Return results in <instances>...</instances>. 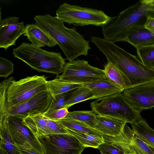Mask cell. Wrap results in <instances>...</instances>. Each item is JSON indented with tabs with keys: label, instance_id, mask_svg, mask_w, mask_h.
<instances>
[{
	"label": "cell",
	"instance_id": "6da1fadb",
	"mask_svg": "<svg viewBox=\"0 0 154 154\" xmlns=\"http://www.w3.org/2000/svg\"><path fill=\"white\" fill-rule=\"evenodd\" d=\"M91 40L104 55L108 61L123 75L125 89L144 84L154 83V69L145 66L136 56L115 43L99 37L92 36Z\"/></svg>",
	"mask_w": 154,
	"mask_h": 154
},
{
	"label": "cell",
	"instance_id": "7a4b0ae2",
	"mask_svg": "<svg viewBox=\"0 0 154 154\" xmlns=\"http://www.w3.org/2000/svg\"><path fill=\"white\" fill-rule=\"evenodd\" d=\"M34 19L35 24L60 47L66 60L72 61L79 56L88 54V51L91 49L89 42L84 39L75 27H66L63 21L49 14L37 15Z\"/></svg>",
	"mask_w": 154,
	"mask_h": 154
},
{
	"label": "cell",
	"instance_id": "3957f363",
	"mask_svg": "<svg viewBox=\"0 0 154 154\" xmlns=\"http://www.w3.org/2000/svg\"><path fill=\"white\" fill-rule=\"evenodd\" d=\"M44 75L28 76L16 81L13 77L0 84V112L47 90Z\"/></svg>",
	"mask_w": 154,
	"mask_h": 154
},
{
	"label": "cell",
	"instance_id": "277c9868",
	"mask_svg": "<svg viewBox=\"0 0 154 154\" xmlns=\"http://www.w3.org/2000/svg\"><path fill=\"white\" fill-rule=\"evenodd\" d=\"M13 54L15 57L39 72L58 75L66 63L60 53L48 51L28 43H22L14 49Z\"/></svg>",
	"mask_w": 154,
	"mask_h": 154
},
{
	"label": "cell",
	"instance_id": "5b68a950",
	"mask_svg": "<svg viewBox=\"0 0 154 154\" xmlns=\"http://www.w3.org/2000/svg\"><path fill=\"white\" fill-rule=\"evenodd\" d=\"M149 6L147 0H141L121 12L111 24L103 29V39L114 43L126 42L133 27L145 23Z\"/></svg>",
	"mask_w": 154,
	"mask_h": 154
},
{
	"label": "cell",
	"instance_id": "8992f818",
	"mask_svg": "<svg viewBox=\"0 0 154 154\" xmlns=\"http://www.w3.org/2000/svg\"><path fill=\"white\" fill-rule=\"evenodd\" d=\"M56 17L63 23L74 26L92 25L104 27L112 23L117 17H111L103 11L70 5H61L56 12Z\"/></svg>",
	"mask_w": 154,
	"mask_h": 154
},
{
	"label": "cell",
	"instance_id": "52a82bcc",
	"mask_svg": "<svg viewBox=\"0 0 154 154\" xmlns=\"http://www.w3.org/2000/svg\"><path fill=\"white\" fill-rule=\"evenodd\" d=\"M91 110L97 115L111 117L131 123L141 117L140 113L125 99L122 93L98 99L90 103Z\"/></svg>",
	"mask_w": 154,
	"mask_h": 154
},
{
	"label": "cell",
	"instance_id": "ba28073f",
	"mask_svg": "<svg viewBox=\"0 0 154 154\" xmlns=\"http://www.w3.org/2000/svg\"><path fill=\"white\" fill-rule=\"evenodd\" d=\"M44 154H81L86 147L69 133L55 134L36 137Z\"/></svg>",
	"mask_w": 154,
	"mask_h": 154
},
{
	"label": "cell",
	"instance_id": "9c48e42d",
	"mask_svg": "<svg viewBox=\"0 0 154 154\" xmlns=\"http://www.w3.org/2000/svg\"><path fill=\"white\" fill-rule=\"evenodd\" d=\"M62 74L58 77L64 81L83 84L106 78L103 69L93 66L85 60L69 61L64 66Z\"/></svg>",
	"mask_w": 154,
	"mask_h": 154
},
{
	"label": "cell",
	"instance_id": "30bf717a",
	"mask_svg": "<svg viewBox=\"0 0 154 154\" xmlns=\"http://www.w3.org/2000/svg\"><path fill=\"white\" fill-rule=\"evenodd\" d=\"M3 118L6 127L16 145L25 147H32L41 154L43 148L36 137L23 122L24 117L21 115L4 116Z\"/></svg>",
	"mask_w": 154,
	"mask_h": 154
},
{
	"label": "cell",
	"instance_id": "8fae6325",
	"mask_svg": "<svg viewBox=\"0 0 154 154\" xmlns=\"http://www.w3.org/2000/svg\"><path fill=\"white\" fill-rule=\"evenodd\" d=\"M53 97L47 91L41 92L17 105L0 112V117L19 115L24 117L31 115L44 114L49 109Z\"/></svg>",
	"mask_w": 154,
	"mask_h": 154
},
{
	"label": "cell",
	"instance_id": "7c38bea8",
	"mask_svg": "<svg viewBox=\"0 0 154 154\" xmlns=\"http://www.w3.org/2000/svg\"><path fill=\"white\" fill-rule=\"evenodd\" d=\"M122 94L127 102L140 113L154 107V83L124 89Z\"/></svg>",
	"mask_w": 154,
	"mask_h": 154
},
{
	"label": "cell",
	"instance_id": "4fadbf2b",
	"mask_svg": "<svg viewBox=\"0 0 154 154\" xmlns=\"http://www.w3.org/2000/svg\"><path fill=\"white\" fill-rule=\"evenodd\" d=\"M24 123L36 137L46 135L63 134V126L57 121L49 119L44 114L29 115L24 118Z\"/></svg>",
	"mask_w": 154,
	"mask_h": 154
},
{
	"label": "cell",
	"instance_id": "5bb4252c",
	"mask_svg": "<svg viewBox=\"0 0 154 154\" xmlns=\"http://www.w3.org/2000/svg\"><path fill=\"white\" fill-rule=\"evenodd\" d=\"M19 19L16 16L9 17L0 22V48L6 51L15 45L17 39L25 33L24 23L19 22Z\"/></svg>",
	"mask_w": 154,
	"mask_h": 154
},
{
	"label": "cell",
	"instance_id": "9a60e30c",
	"mask_svg": "<svg viewBox=\"0 0 154 154\" xmlns=\"http://www.w3.org/2000/svg\"><path fill=\"white\" fill-rule=\"evenodd\" d=\"M91 91L93 99H100L122 93L123 89L106 78L83 84Z\"/></svg>",
	"mask_w": 154,
	"mask_h": 154
},
{
	"label": "cell",
	"instance_id": "2e32d148",
	"mask_svg": "<svg viewBox=\"0 0 154 154\" xmlns=\"http://www.w3.org/2000/svg\"><path fill=\"white\" fill-rule=\"evenodd\" d=\"M115 137L119 142L132 149L137 154H154L149 145L135 135L132 129L126 124L122 132Z\"/></svg>",
	"mask_w": 154,
	"mask_h": 154
},
{
	"label": "cell",
	"instance_id": "e0dca14e",
	"mask_svg": "<svg viewBox=\"0 0 154 154\" xmlns=\"http://www.w3.org/2000/svg\"><path fill=\"white\" fill-rule=\"evenodd\" d=\"M126 123L116 119L97 115L94 128L103 135L116 137L122 132Z\"/></svg>",
	"mask_w": 154,
	"mask_h": 154
},
{
	"label": "cell",
	"instance_id": "ac0fdd59",
	"mask_svg": "<svg viewBox=\"0 0 154 154\" xmlns=\"http://www.w3.org/2000/svg\"><path fill=\"white\" fill-rule=\"evenodd\" d=\"M24 35L31 42V44L40 48L54 46L57 44L36 24H28L25 26Z\"/></svg>",
	"mask_w": 154,
	"mask_h": 154
},
{
	"label": "cell",
	"instance_id": "d6986e66",
	"mask_svg": "<svg viewBox=\"0 0 154 154\" xmlns=\"http://www.w3.org/2000/svg\"><path fill=\"white\" fill-rule=\"evenodd\" d=\"M126 42L136 48L139 46L154 44V33L146 28L143 25L134 26L130 30Z\"/></svg>",
	"mask_w": 154,
	"mask_h": 154
},
{
	"label": "cell",
	"instance_id": "ffe728a7",
	"mask_svg": "<svg viewBox=\"0 0 154 154\" xmlns=\"http://www.w3.org/2000/svg\"><path fill=\"white\" fill-rule=\"evenodd\" d=\"M134 134L148 144L154 146V130L141 117L131 123Z\"/></svg>",
	"mask_w": 154,
	"mask_h": 154
},
{
	"label": "cell",
	"instance_id": "44dd1931",
	"mask_svg": "<svg viewBox=\"0 0 154 154\" xmlns=\"http://www.w3.org/2000/svg\"><path fill=\"white\" fill-rule=\"evenodd\" d=\"M0 154H22L6 127L4 119L0 118Z\"/></svg>",
	"mask_w": 154,
	"mask_h": 154
},
{
	"label": "cell",
	"instance_id": "7402d4cb",
	"mask_svg": "<svg viewBox=\"0 0 154 154\" xmlns=\"http://www.w3.org/2000/svg\"><path fill=\"white\" fill-rule=\"evenodd\" d=\"M83 84L68 82L59 78L47 81V90L53 97L70 91L75 89Z\"/></svg>",
	"mask_w": 154,
	"mask_h": 154
},
{
	"label": "cell",
	"instance_id": "603a6c76",
	"mask_svg": "<svg viewBox=\"0 0 154 154\" xmlns=\"http://www.w3.org/2000/svg\"><path fill=\"white\" fill-rule=\"evenodd\" d=\"M57 121L65 128L75 131L97 136H103L100 132L82 122L65 118Z\"/></svg>",
	"mask_w": 154,
	"mask_h": 154
},
{
	"label": "cell",
	"instance_id": "cb8c5ba5",
	"mask_svg": "<svg viewBox=\"0 0 154 154\" xmlns=\"http://www.w3.org/2000/svg\"><path fill=\"white\" fill-rule=\"evenodd\" d=\"M68 133L75 136L85 146L98 148L105 142L103 136H99L75 131L65 128Z\"/></svg>",
	"mask_w": 154,
	"mask_h": 154
},
{
	"label": "cell",
	"instance_id": "d4e9b609",
	"mask_svg": "<svg viewBox=\"0 0 154 154\" xmlns=\"http://www.w3.org/2000/svg\"><path fill=\"white\" fill-rule=\"evenodd\" d=\"M93 94L91 91L83 84L75 90L64 107L68 109L77 103L93 99Z\"/></svg>",
	"mask_w": 154,
	"mask_h": 154
},
{
	"label": "cell",
	"instance_id": "484cf974",
	"mask_svg": "<svg viewBox=\"0 0 154 154\" xmlns=\"http://www.w3.org/2000/svg\"><path fill=\"white\" fill-rule=\"evenodd\" d=\"M106 78L124 90L126 88V82L123 75L111 63L108 62L103 69Z\"/></svg>",
	"mask_w": 154,
	"mask_h": 154
},
{
	"label": "cell",
	"instance_id": "4316f807",
	"mask_svg": "<svg viewBox=\"0 0 154 154\" xmlns=\"http://www.w3.org/2000/svg\"><path fill=\"white\" fill-rule=\"evenodd\" d=\"M97 116L92 110L77 111L69 112L65 118L83 122L94 128Z\"/></svg>",
	"mask_w": 154,
	"mask_h": 154
},
{
	"label": "cell",
	"instance_id": "83f0119b",
	"mask_svg": "<svg viewBox=\"0 0 154 154\" xmlns=\"http://www.w3.org/2000/svg\"><path fill=\"white\" fill-rule=\"evenodd\" d=\"M136 48L140 60L146 66L154 69V44L139 46Z\"/></svg>",
	"mask_w": 154,
	"mask_h": 154
},
{
	"label": "cell",
	"instance_id": "f1b7e54d",
	"mask_svg": "<svg viewBox=\"0 0 154 154\" xmlns=\"http://www.w3.org/2000/svg\"><path fill=\"white\" fill-rule=\"evenodd\" d=\"M75 89L64 92L53 97L51 106L47 111L63 107Z\"/></svg>",
	"mask_w": 154,
	"mask_h": 154
},
{
	"label": "cell",
	"instance_id": "f546056e",
	"mask_svg": "<svg viewBox=\"0 0 154 154\" xmlns=\"http://www.w3.org/2000/svg\"><path fill=\"white\" fill-rule=\"evenodd\" d=\"M69 112L68 109L64 107L47 111L44 115L49 119L57 121L65 118Z\"/></svg>",
	"mask_w": 154,
	"mask_h": 154
},
{
	"label": "cell",
	"instance_id": "4dcf8cb0",
	"mask_svg": "<svg viewBox=\"0 0 154 154\" xmlns=\"http://www.w3.org/2000/svg\"><path fill=\"white\" fill-rule=\"evenodd\" d=\"M14 65L10 61L6 58L0 57V76L5 78L14 72Z\"/></svg>",
	"mask_w": 154,
	"mask_h": 154
},
{
	"label": "cell",
	"instance_id": "1f68e13d",
	"mask_svg": "<svg viewBox=\"0 0 154 154\" xmlns=\"http://www.w3.org/2000/svg\"><path fill=\"white\" fill-rule=\"evenodd\" d=\"M98 149L102 154H125L119 148L107 142L100 144Z\"/></svg>",
	"mask_w": 154,
	"mask_h": 154
},
{
	"label": "cell",
	"instance_id": "d6a6232c",
	"mask_svg": "<svg viewBox=\"0 0 154 154\" xmlns=\"http://www.w3.org/2000/svg\"><path fill=\"white\" fill-rule=\"evenodd\" d=\"M144 27L154 33V18L147 16L146 22L143 25Z\"/></svg>",
	"mask_w": 154,
	"mask_h": 154
},
{
	"label": "cell",
	"instance_id": "836d02e7",
	"mask_svg": "<svg viewBox=\"0 0 154 154\" xmlns=\"http://www.w3.org/2000/svg\"><path fill=\"white\" fill-rule=\"evenodd\" d=\"M17 146L22 154H41L32 147H25Z\"/></svg>",
	"mask_w": 154,
	"mask_h": 154
},
{
	"label": "cell",
	"instance_id": "e575fe53",
	"mask_svg": "<svg viewBox=\"0 0 154 154\" xmlns=\"http://www.w3.org/2000/svg\"><path fill=\"white\" fill-rule=\"evenodd\" d=\"M149 6L147 11V16L154 18V0H147Z\"/></svg>",
	"mask_w": 154,
	"mask_h": 154
},
{
	"label": "cell",
	"instance_id": "d590c367",
	"mask_svg": "<svg viewBox=\"0 0 154 154\" xmlns=\"http://www.w3.org/2000/svg\"><path fill=\"white\" fill-rule=\"evenodd\" d=\"M125 154H137L132 149L128 147V148Z\"/></svg>",
	"mask_w": 154,
	"mask_h": 154
},
{
	"label": "cell",
	"instance_id": "8d00e7d4",
	"mask_svg": "<svg viewBox=\"0 0 154 154\" xmlns=\"http://www.w3.org/2000/svg\"><path fill=\"white\" fill-rule=\"evenodd\" d=\"M148 145H149V146L150 148L154 152V146H153L151 145H149V144H148Z\"/></svg>",
	"mask_w": 154,
	"mask_h": 154
}]
</instances>
